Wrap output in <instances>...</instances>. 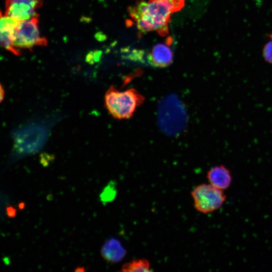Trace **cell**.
Returning <instances> with one entry per match:
<instances>
[{"instance_id": "30bf717a", "label": "cell", "mask_w": 272, "mask_h": 272, "mask_svg": "<svg viewBox=\"0 0 272 272\" xmlns=\"http://www.w3.org/2000/svg\"><path fill=\"white\" fill-rule=\"evenodd\" d=\"M207 177L210 184L223 190L227 189L232 182L230 170L222 165L211 168L208 171Z\"/></svg>"}, {"instance_id": "7c38bea8", "label": "cell", "mask_w": 272, "mask_h": 272, "mask_svg": "<svg viewBox=\"0 0 272 272\" xmlns=\"http://www.w3.org/2000/svg\"><path fill=\"white\" fill-rule=\"evenodd\" d=\"M122 271H151L150 265L146 259H136L123 264Z\"/></svg>"}, {"instance_id": "5bb4252c", "label": "cell", "mask_w": 272, "mask_h": 272, "mask_svg": "<svg viewBox=\"0 0 272 272\" xmlns=\"http://www.w3.org/2000/svg\"><path fill=\"white\" fill-rule=\"evenodd\" d=\"M262 55L266 62L272 64V40L267 42L263 46Z\"/></svg>"}, {"instance_id": "4fadbf2b", "label": "cell", "mask_w": 272, "mask_h": 272, "mask_svg": "<svg viewBox=\"0 0 272 272\" xmlns=\"http://www.w3.org/2000/svg\"><path fill=\"white\" fill-rule=\"evenodd\" d=\"M116 193V183L114 181H111L100 194V200L103 204L111 202L114 199Z\"/></svg>"}, {"instance_id": "52a82bcc", "label": "cell", "mask_w": 272, "mask_h": 272, "mask_svg": "<svg viewBox=\"0 0 272 272\" xmlns=\"http://www.w3.org/2000/svg\"><path fill=\"white\" fill-rule=\"evenodd\" d=\"M42 5V0H6L5 14L18 22L38 17L36 10Z\"/></svg>"}, {"instance_id": "9a60e30c", "label": "cell", "mask_w": 272, "mask_h": 272, "mask_svg": "<svg viewBox=\"0 0 272 272\" xmlns=\"http://www.w3.org/2000/svg\"><path fill=\"white\" fill-rule=\"evenodd\" d=\"M5 92L4 88L0 84V103L3 101L4 97Z\"/></svg>"}, {"instance_id": "9c48e42d", "label": "cell", "mask_w": 272, "mask_h": 272, "mask_svg": "<svg viewBox=\"0 0 272 272\" xmlns=\"http://www.w3.org/2000/svg\"><path fill=\"white\" fill-rule=\"evenodd\" d=\"M171 41L165 43H159L155 45L148 57L149 62L158 67H165L172 62L173 54L170 47Z\"/></svg>"}, {"instance_id": "3957f363", "label": "cell", "mask_w": 272, "mask_h": 272, "mask_svg": "<svg viewBox=\"0 0 272 272\" xmlns=\"http://www.w3.org/2000/svg\"><path fill=\"white\" fill-rule=\"evenodd\" d=\"M187 119L185 107L176 96H168L160 102L158 121L166 134L175 135L180 133L185 126Z\"/></svg>"}, {"instance_id": "7a4b0ae2", "label": "cell", "mask_w": 272, "mask_h": 272, "mask_svg": "<svg viewBox=\"0 0 272 272\" xmlns=\"http://www.w3.org/2000/svg\"><path fill=\"white\" fill-rule=\"evenodd\" d=\"M143 95L135 89L120 92L111 86L105 95V106L110 114L118 119H128L145 101Z\"/></svg>"}, {"instance_id": "ba28073f", "label": "cell", "mask_w": 272, "mask_h": 272, "mask_svg": "<svg viewBox=\"0 0 272 272\" xmlns=\"http://www.w3.org/2000/svg\"><path fill=\"white\" fill-rule=\"evenodd\" d=\"M19 22L0 11V45L15 55L21 54L13 43V35Z\"/></svg>"}, {"instance_id": "8992f818", "label": "cell", "mask_w": 272, "mask_h": 272, "mask_svg": "<svg viewBox=\"0 0 272 272\" xmlns=\"http://www.w3.org/2000/svg\"><path fill=\"white\" fill-rule=\"evenodd\" d=\"M38 17L19 22L16 28L13 43L16 48L31 49L36 46H45L46 39L41 35Z\"/></svg>"}, {"instance_id": "5b68a950", "label": "cell", "mask_w": 272, "mask_h": 272, "mask_svg": "<svg viewBox=\"0 0 272 272\" xmlns=\"http://www.w3.org/2000/svg\"><path fill=\"white\" fill-rule=\"evenodd\" d=\"M195 209L202 213L208 214L219 209L226 200V196L223 190L211 184H201L191 191Z\"/></svg>"}, {"instance_id": "8fae6325", "label": "cell", "mask_w": 272, "mask_h": 272, "mask_svg": "<svg viewBox=\"0 0 272 272\" xmlns=\"http://www.w3.org/2000/svg\"><path fill=\"white\" fill-rule=\"evenodd\" d=\"M101 251L103 257L111 262L120 261L126 254V251L119 241L113 238L104 243Z\"/></svg>"}, {"instance_id": "6da1fadb", "label": "cell", "mask_w": 272, "mask_h": 272, "mask_svg": "<svg viewBox=\"0 0 272 272\" xmlns=\"http://www.w3.org/2000/svg\"><path fill=\"white\" fill-rule=\"evenodd\" d=\"M128 12L140 31H156L162 36L168 34L171 14L175 12L169 0L139 1Z\"/></svg>"}, {"instance_id": "277c9868", "label": "cell", "mask_w": 272, "mask_h": 272, "mask_svg": "<svg viewBox=\"0 0 272 272\" xmlns=\"http://www.w3.org/2000/svg\"><path fill=\"white\" fill-rule=\"evenodd\" d=\"M47 134L46 128L39 124L32 123L19 128L13 134L15 153L19 156L35 153L45 144Z\"/></svg>"}]
</instances>
